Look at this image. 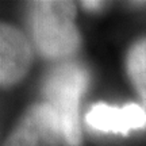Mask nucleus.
Here are the masks:
<instances>
[{"mask_svg":"<svg viewBox=\"0 0 146 146\" xmlns=\"http://www.w3.org/2000/svg\"><path fill=\"white\" fill-rule=\"evenodd\" d=\"M76 7L70 1L33 3L30 23L34 41L46 57H66L78 46V33L73 19Z\"/></svg>","mask_w":146,"mask_h":146,"instance_id":"f257e3e1","label":"nucleus"},{"mask_svg":"<svg viewBox=\"0 0 146 146\" xmlns=\"http://www.w3.org/2000/svg\"><path fill=\"white\" fill-rule=\"evenodd\" d=\"M127 70L131 81L146 104V39L133 47L127 57Z\"/></svg>","mask_w":146,"mask_h":146,"instance_id":"423d86ee","label":"nucleus"},{"mask_svg":"<svg viewBox=\"0 0 146 146\" xmlns=\"http://www.w3.org/2000/svg\"><path fill=\"white\" fill-rule=\"evenodd\" d=\"M88 76L76 64H64L52 70L47 76L43 92L47 104L57 116L64 142L69 146H78V102L87 88Z\"/></svg>","mask_w":146,"mask_h":146,"instance_id":"f03ea898","label":"nucleus"},{"mask_svg":"<svg viewBox=\"0 0 146 146\" xmlns=\"http://www.w3.org/2000/svg\"><path fill=\"white\" fill-rule=\"evenodd\" d=\"M87 123L99 131L122 133L142 129L146 125V112L137 104L118 108L104 103L94 106L87 114Z\"/></svg>","mask_w":146,"mask_h":146,"instance_id":"39448f33","label":"nucleus"},{"mask_svg":"<svg viewBox=\"0 0 146 146\" xmlns=\"http://www.w3.org/2000/svg\"><path fill=\"white\" fill-rule=\"evenodd\" d=\"M31 50L18 29L3 25L0 30V81L8 87L19 81L30 66Z\"/></svg>","mask_w":146,"mask_h":146,"instance_id":"20e7f679","label":"nucleus"},{"mask_svg":"<svg viewBox=\"0 0 146 146\" xmlns=\"http://www.w3.org/2000/svg\"><path fill=\"white\" fill-rule=\"evenodd\" d=\"M60 142H64L60 122L52 107L45 103L27 112L4 146H56Z\"/></svg>","mask_w":146,"mask_h":146,"instance_id":"7ed1b4c3","label":"nucleus"},{"mask_svg":"<svg viewBox=\"0 0 146 146\" xmlns=\"http://www.w3.org/2000/svg\"><path fill=\"white\" fill-rule=\"evenodd\" d=\"M102 1H83V5L85 8H89V10H96V8H100L102 7Z\"/></svg>","mask_w":146,"mask_h":146,"instance_id":"0eeeda50","label":"nucleus"}]
</instances>
